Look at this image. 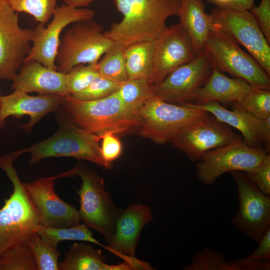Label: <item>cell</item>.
I'll return each instance as SVG.
<instances>
[{
  "label": "cell",
  "instance_id": "6da1fadb",
  "mask_svg": "<svg viewBox=\"0 0 270 270\" xmlns=\"http://www.w3.org/2000/svg\"><path fill=\"white\" fill-rule=\"evenodd\" d=\"M122 16L104 31L106 36L126 46L133 43L154 41L166 30L167 20L177 16L181 0H114Z\"/></svg>",
  "mask_w": 270,
  "mask_h": 270
},
{
  "label": "cell",
  "instance_id": "7a4b0ae2",
  "mask_svg": "<svg viewBox=\"0 0 270 270\" xmlns=\"http://www.w3.org/2000/svg\"><path fill=\"white\" fill-rule=\"evenodd\" d=\"M18 150L0 157V168L11 181L13 191L0 209V259L10 250L27 242L40 224L38 210L13 166Z\"/></svg>",
  "mask_w": 270,
  "mask_h": 270
},
{
  "label": "cell",
  "instance_id": "3957f363",
  "mask_svg": "<svg viewBox=\"0 0 270 270\" xmlns=\"http://www.w3.org/2000/svg\"><path fill=\"white\" fill-rule=\"evenodd\" d=\"M58 109L76 126L98 136L108 131L118 135L128 134L138 130L141 124L139 116L124 106L116 92L93 100H80L66 96Z\"/></svg>",
  "mask_w": 270,
  "mask_h": 270
},
{
  "label": "cell",
  "instance_id": "277c9868",
  "mask_svg": "<svg viewBox=\"0 0 270 270\" xmlns=\"http://www.w3.org/2000/svg\"><path fill=\"white\" fill-rule=\"evenodd\" d=\"M55 112L59 124L58 130L44 140L19 150L21 154H30V164L45 158L65 156L88 160L105 168L111 166L102 157L100 136L76 126L58 108Z\"/></svg>",
  "mask_w": 270,
  "mask_h": 270
},
{
  "label": "cell",
  "instance_id": "5b68a950",
  "mask_svg": "<svg viewBox=\"0 0 270 270\" xmlns=\"http://www.w3.org/2000/svg\"><path fill=\"white\" fill-rule=\"evenodd\" d=\"M70 177L79 176L81 187L76 192L80 197L79 218L88 228L100 234L108 244L112 238L116 218L121 208L114 203L106 190L104 179L82 161L69 170Z\"/></svg>",
  "mask_w": 270,
  "mask_h": 270
},
{
  "label": "cell",
  "instance_id": "8992f818",
  "mask_svg": "<svg viewBox=\"0 0 270 270\" xmlns=\"http://www.w3.org/2000/svg\"><path fill=\"white\" fill-rule=\"evenodd\" d=\"M203 52L220 72L242 78L252 88L270 90V75L228 33L214 24Z\"/></svg>",
  "mask_w": 270,
  "mask_h": 270
},
{
  "label": "cell",
  "instance_id": "52a82bcc",
  "mask_svg": "<svg viewBox=\"0 0 270 270\" xmlns=\"http://www.w3.org/2000/svg\"><path fill=\"white\" fill-rule=\"evenodd\" d=\"M104 32L103 26L92 20L74 23L60 38L57 70L66 74L77 65L97 63L115 42Z\"/></svg>",
  "mask_w": 270,
  "mask_h": 270
},
{
  "label": "cell",
  "instance_id": "ba28073f",
  "mask_svg": "<svg viewBox=\"0 0 270 270\" xmlns=\"http://www.w3.org/2000/svg\"><path fill=\"white\" fill-rule=\"evenodd\" d=\"M142 138L160 144L170 143L180 130L208 115L206 111L166 102L156 95L138 110Z\"/></svg>",
  "mask_w": 270,
  "mask_h": 270
},
{
  "label": "cell",
  "instance_id": "9c48e42d",
  "mask_svg": "<svg viewBox=\"0 0 270 270\" xmlns=\"http://www.w3.org/2000/svg\"><path fill=\"white\" fill-rule=\"evenodd\" d=\"M269 151L244 144L242 140L204 153L196 164V176L204 184H214L227 172H250L264 160Z\"/></svg>",
  "mask_w": 270,
  "mask_h": 270
},
{
  "label": "cell",
  "instance_id": "30bf717a",
  "mask_svg": "<svg viewBox=\"0 0 270 270\" xmlns=\"http://www.w3.org/2000/svg\"><path fill=\"white\" fill-rule=\"evenodd\" d=\"M238 194V212L232 224L258 243L270 227V196L263 194L244 172H230Z\"/></svg>",
  "mask_w": 270,
  "mask_h": 270
},
{
  "label": "cell",
  "instance_id": "8fae6325",
  "mask_svg": "<svg viewBox=\"0 0 270 270\" xmlns=\"http://www.w3.org/2000/svg\"><path fill=\"white\" fill-rule=\"evenodd\" d=\"M210 15L214 26L244 46L270 76V44L250 12L216 7Z\"/></svg>",
  "mask_w": 270,
  "mask_h": 270
},
{
  "label": "cell",
  "instance_id": "7c38bea8",
  "mask_svg": "<svg viewBox=\"0 0 270 270\" xmlns=\"http://www.w3.org/2000/svg\"><path fill=\"white\" fill-rule=\"evenodd\" d=\"M242 140L230 126L208 114L180 130L170 143L195 162L210 150Z\"/></svg>",
  "mask_w": 270,
  "mask_h": 270
},
{
  "label": "cell",
  "instance_id": "4fadbf2b",
  "mask_svg": "<svg viewBox=\"0 0 270 270\" xmlns=\"http://www.w3.org/2000/svg\"><path fill=\"white\" fill-rule=\"evenodd\" d=\"M95 14V12L90 8L66 4L57 6L52 20L46 27L38 23L33 30L32 44L24 60H36L57 70L56 57L62 30L72 24L92 20Z\"/></svg>",
  "mask_w": 270,
  "mask_h": 270
},
{
  "label": "cell",
  "instance_id": "5bb4252c",
  "mask_svg": "<svg viewBox=\"0 0 270 270\" xmlns=\"http://www.w3.org/2000/svg\"><path fill=\"white\" fill-rule=\"evenodd\" d=\"M34 30L22 28L18 12L0 0V79L13 80L30 49Z\"/></svg>",
  "mask_w": 270,
  "mask_h": 270
},
{
  "label": "cell",
  "instance_id": "9a60e30c",
  "mask_svg": "<svg viewBox=\"0 0 270 270\" xmlns=\"http://www.w3.org/2000/svg\"><path fill=\"white\" fill-rule=\"evenodd\" d=\"M212 69V63L202 52L190 62L171 72L160 83L153 85L154 94L172 104H181L194 100Z\"/></svg>",
  "mask_w": 270,
  "mask_h": 270
},
{
  "label": "cell",
  "instance_id": "2e32d148",
  "mask_svg": "<svg viewBox=\"0 0 270 270\" xmlns=\"http://www.w3.org/2000/svg\"><path fill=\"white\" fill-rule=\"evenodd\" d=\"M154 216L149 206L132 204L121 209L115 223L114 236L106 250L134 264L138 270H146L148 263L136 258V252L142 230L152 222Z\"/></svg>",
  "mask_w": 270,
  "mask_h": 270
},
{
  "label": "cell",
  "instance_id": "e0dca14e",
  "mask_svg": "<svg viewBox=\"0 0 270 270\" xmlns=\"http://www.w3.org/2000/svg\"><path fill=\"white\" fill-rule=\"evenodd\" d=\"M61 174L42 178L23 185L38 211L40 225L60 228L80 224L78 210L63 201L54 191V182Z\"/></svg>",
  "mask_w": 270,
  "mask_h": 270
},
{
  "label": "cell",
  "instance_id": "ac0fdd59",
  "mask_svg": "<svg viewBox=\"0 0 270 270\" xmlns=\"http://www.w3.org/2000/svg\"><path fill=\"white\" fill-rule=\"evenodd\" d=\"M152 66L149 82L157 84L180 66L196 56L185 30L178 23L168 26L154 41Z\"/></svg>",
  "mask_w": 270,
  "mask_h": 270
},
{
  "label": "cell",
  "instance_id": "d6986e66",
  "mask_svg": "<svg viewBox=\"0 0 270 270\" xmlns=\"http://www.w3.org/2000/svg\"><path fill=\"white\" fill-rule=\"evenodd\" d=\"M181 104L206 111L218 120L238 130L241 132L242 140L246 144L261 148L264 144L270 150V116L264 120L258 119L246 111L238 102H233L232 110H227L218 102L204 104L188 102Z\"/></svg>",
  "mask_w": 270,
  "mask_h": 270
},
{
  "label": "cell",
  "instance_id": "ffe728a7",
  "mask_svg": "<svg viewBox=\"0 0 270 270\" xmlns=\"http://www.w3.org/2000/svg\"><path fill=\"white\" fill-rule=\"evenodd\" d=\"M64 97L54 94H39L32 96L23 92H14L2 97L0 112V127L5 124V120L9 116L16 118L28 115L30 121L22 126V128L30 132L34 126L44 116L51 112H56L60 106Z\"/></svg>",
  "mask_w": 270,
  "mask_h": 270
},
{
  "label": "cell",
  "instance_id": "44dd1931",
  "mask_svg": "<svg viewBox=\"0 0 270 270\" xmlns=\"http://www.w3.org/2000/svg\"><path fill=\"white\" fill-rule=\"evenodd\" d=\"M12 80V88L28 94L70 96L66 86V74L44 66L34 60H24Z\"/></svg>",
  "mask_w": 270,
  "mask_h": 270
},
{
  "label": "cell",
  "instance_id": "7402d4cb",
  "mask_svg": "<svg viewBox=\"0 0 270 270\" xmlns=\"http://www.w3.org/2000/svg\"><path fill=\"white\" fill-rule=\"evenodd\" d=\"M252 88L245 80L229 78L213 66L212 74L194 100L198 104L210 102H240Z\"/></svg>",
  "mask_w": 270,
  "mask_h": 270
},
{
  "label": "cell",
  "instance_id": "603a6c76",
  "mask_svg": "<svg viewBox=\"0 0 270 270\" xmlns=\"http://www.w3.org/2000/svg\"><path fill=\"white\" fill-rule=\"evenodd\" d=\"M177 16L179 24L190 38L196 54L203 52L209 32L213 27L210 14L206 12L204 0H181Z\"/></svg>",
  "mask_w": 270,
  "mask_h": 270
},
{
  "label": "cell",
  "instance_id": "cb8c5ba5",
  "mask_svg": "<svg viewBox=\"0 0 270 270\" xmlns=\"http://www.w3.org/2000/svg\"><path fill=\"white\" fill-rule=\"evenodd\" d=\"M106 258L100 250L90 244L74 243L64 253L58 262V270H138L134 264L124 261L117 264L105 262Z\"/></svg>",
  "mask_w": 270,
  "mask_h": 270
},
{
  "label": "cell",
  "instance_id": "d4e9b609",
  "mask_svg": "<svg viewBox=\"0 0 270 270\" xmlns=\"http://www.w3.org/2000/svg\"><path fill=\"white\" fill-rule=\"evenodd\" d=\"M154 47V41L135 42L126 47L125 58L128 79L149 82L152 66Z\"/></svg>",
  "mask_w": 270,
  "mask_h": 270
},
{
  "label": "cell",
  "instance_id": "484cf974",
  "mask_svg": "<svg viewBox=\"0 0 270 270\" xmlns=\"http://www.w3.org/2000/svg\"><path fill=\"white\" fill-rule=\"evenodd\" d=\"M48 246L56 248L58 244L64 240H80L94 243L104 247L92 236V232L84 224L60 228H53L40 225L36 232Z\"/></svg>",
  "mask_w": 270,
  "mask_h": 270
},
{
  "label": "cell",
  "instance_id": "4316f807",
  "mask_svg": "<svg viewBox=\"0 0 270 270\" xmlns=\"http://www.w3.org/2000/svg\"><path fill=\"white\" fill-rule=\"evenodd\" d=\"M126 46L115 42L97 62L99 74L110 80L122 83L128 80L126 66Z\"/></svg>",
  "mask_w": 270,
  "mask_h": 270
},
{
  "label": "cell",
  "instance_id": "83f0119b",
  "mask_svg": "<svg viewBox=\"0 0 270 270\" xmlns=\"http://www.w3.org/2000/svg\"><path fill=\"white\" fill-rule=\"evenodd\" d=\"M116 92L124 106L137 114L144 104L155 96L153 84L145 80L128 79Z\"/></svg>",
  "mask_w": 270,
  "mask_h": 270
},
{
  "label": "cell",
  "instance_id": "f1b7e54d",
  "mask_svg": "<svg viewBox=\"0 0 270 270\" xmlns=\"http://www.w3.org/2000/svg\"><path fill=\"white\" fill-rule=\"evenodd\" d=\"M184 270H245L242 259L228 261L224 255L207 247L196 252Z\"/></svg>",
  "mask_w": 270,
  "mask_h": 270
},
{
  "label": "cell",
  "instance_id": "f546056e",
  "mask_svg": "<svg viewBox=\"0 0 270 270\" xmlns=\"http://www.w3.org/2000/svg\"><path fill=\"white\" fill-rule=\"evenodd\" d=\"M17 12L32 16L38 23L44 25L52 16L58 0H6Z\"/></svg>",
  "mask_w": 270,
  "mask_h": 270
},
{
  "label": "cell",
  "instance_id": "4dcf8cb0",
  "mask_svg": "<svg viewBox=\"0 0 270 270\" xmlns=\"http://www.w3.org/2000/svg\"><path fill=\"white\" fill-rule=\"evenodd\" d=\"M0 270H38L27 242L13 248L0 259Z\"/></svg>",
  "mask_w": 270,
  "mask_h": 270
},
{
  "label": "cell",
  "instance_id": "1f68e13d",
  "mask_svg": "<svg viewBox=\"0 0 270 270\" xmlns=\"http://www.w3.org/2000/svg\"><path fill=\"white\" fill-rule=\"evenodd\" d=\"M27 244L36 260L38 270H58L60 252L46 244L36 232L28 238Z\"/></svg>",
  "mask_w": 270,
  "mask_h": 270
},
{
  "label": "cell",
  "instance_id": "d6a6232c",
  "mask_svg": "<svg viewBox=\"0 0 270 270\" xmlns=\"http://www.w3.org/2000/svg\"><path fill=\"white\" fill-rule=\"evenodd\" d=\"M97 63L77 65L66 74V86L70 96L86 88L99 75Z\"/></svg>",
  "mask_w": 270,
  "mask_h": 270
},
{
  "label": "cell",
  "instance_id": "836d02e7",
  "mask_svg": "<svg viewBox=\"0 0 270 270\" xmlns=\"http://www.w3.org/2000/svg\"><path fill=\"white\" fill-rule=\"evenodd\" d=\"M238 103L258 119L264 120L270 116V90L252 88Z\"/></svg>",
  "mask_w": 270,
  "mask_h": 270
},
{
  "label": "cell",
  "instance_id": "e575fe53",
  "mask_svg": "<svg viewBox=\"0 0 270 270\" xmlns=\"http://www.w3.org/2000/svg\"><path fill=\"white\" fill-rule=\"evenodd\" d=\"M122 84L99 74L86 88L70 96L76 100L84 101L100 100L116 92Z\"/></svg>",
  "mask_w": 270,
  "mask_h": 270
},
{
  "label": "cell",
  "instance_id": "d590c367",
  "mask_svg": "<svg viewBox=\"0 0 270 270\" xmlns=\"http://www.w3.org/2000/svg\"><path fill=\"white\" fill-rule=\"evenodd\" d=\"M100 136L102 140L100 146L102 157L106 162L111 166V163L121 155L122 144L118 134L112 132H106Z\"/></svg>",
  "mask_w": 270,
  "mask_h": 270
},
{
  "label": "cell",
  "instance_id": "8d00e7d4",
  "mask_svg": "<svg viewBox=\"0 0 270 270\" xmlns=\"http://www.w3.org/2000/svg\"><path fill=\"white\" fill-rule=\"evenodd\" d=\"M246 173L260 192L266 195L270 196V154H268L258 166Z\"/></svg>",
  "mask_w": 270,
  "mask_h": 270
},
{
  "label": "cell",
  "instance_id": "74e56055",
  "mask_svg": "<svg viewBox=\"0 0 270 270\" xmlns=\"http://www.w3.org/2000/svg\"><path fill=\"white\" fill-rule=\"evenodd\" d=\"M249 10L270 44V0H261L258 6L254 5Z\"/></svg>",
  "mask_w": 270,
  "mask_h": 270
},
{
  "label": "cell",
  "instance_id": "f35d334b",
  "mask_svg": "<svg viewBox=\"0 0 270 270\" xmlns=\"http://www.w3.org/2000/svg\"><path fill=\"white\" fill-rule=\"evenodd\" d=\"M258 246L252 253L246 257V260L261 262L270 261V227L264 232Z\"/></svg>",
  "mask_w": 270,
  "mask_h": 270
},
{
  "label": "cell",
  "instance_id": "ab89813d",
  "mask_svg": "<svg viewBox=\"0 0 270 270\" xmlns=\"http://www.w3.org/2000/svg\"><path fill=\"white\" fill-rule=\"evenodd\" d=\"M218 8L240 10L242 0H204Z\"/></svg>",
  "mask_w": 270,
  "mask_h": 270
},
{
  "label": "cell",
  "instance_id": "60d3db41",
  "mask_svg": "<svg viewBox=\"0 0 270 270\" xmlns=\"http://www.w3.org/2000/svg\"><path fill=\"white\" fill-rule=\"evenodd\" d=\"M70 6L75 8H84L88 6L95 0H62Z\"/></svg>",
  "mask_w": 270,
  "mask_h": 270
},
{
  "label": "cell",
  "instance_id": "b9f144b4",
  "mask_svg": "<svg viewBox=\"0 0 270 270\" xmlns=\"http://www.w3.org/2000/svg\"><path fill=\"white\" fill-rule=\"evenodd\" d=\"M2 96L0 94V112L1 105H2Z\"/></svg>",
  "mask_w": 270,
  "mask_h": 270
}]
</instances>
